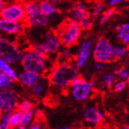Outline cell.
<instances>
[{"label": "cell", "instance_id": "42", "mask_svg": "<svg viewBox=\"0 0 129 129\" xmlns=\"http://www.w3.org/2000/svg\"><path fill=\"white\" fill-rule=\"evenodd\" d=\"M3 113H4V112L3 111V109H0V118H1V116H3Z\"/></svg>", "mask_w": 129, "mask_h": 129}, {"label": "cell", "instance_id": "9", "mask_svg": "<svg viewBox=\"0 0 129 129\" xmlns=\"http://www.w3.org/2000/svg\"><path fill=\"white\" fill-rule=\"evenodd\" d=\"M113 44L105 37H100L93 48V56L95 61L108 63L113 61Z\"/></svg>", "mask_w": 129, "mask_h": 129}, {"label": "cell", "instance_id": "13", "mask_svg": "<svg viewBox=\"0 0 129 129\" xmlns=\"http://www.w3.org/2000/svg\"><path fill=\"white\" fill-rule=\"evenodd\" d=\"M93 47V44L89 39H85L80 43L78 52L75 55L74 59V63L78 69H82L86 65L89 57H90Z\"/></svg>", "mask_w": 129, "mask_h": 129}, {"label": "cell", "instance_id": "2", "mask_svg": "<svg viewBox=\"0 0 129 129\" xmlns=\"http://www.w3.org/2000/svg\"><path fill=\"white\" fill-rule=\"evenodd\" d=\"M20 65L22 70L37 72L44 75L48 74L54 64L49 56L30 47L23 51Z\"/></svg>", "mask_w": 129, "mask_h": 129}, {"label": "cell", "instance_id": "6", "mask_svg": "<svg viewBox=\"0 0 129 129\" xmlns=\"http://www.w3.org/2000/svg\"><path fill=\"white\" fill-rule=\"evenodd\" d=\"M61 46L62 44L57 32L49 31L44 35L41 42L36 43L32 47L39 52L51 57L54 55H58Z\"/></svg>", "mask_w": 129, "mask_h": 129}, {"label": "cell", "instance_id": "1", "mask_svg": "<svg viewBox=\"0 0 129 129\" xmlns=\"http://www.w3.org/2000/svg\"><path fill=\"white\" fill-rule=\"evenodd\" d=\"M79 75V69L75 63L62 61L54 63L47 74L49 84L60 89H67L71 82Z\"/></svg>", "mask_w": 129, "mask_h": 129}, {"label": "cell", "instance_id": "4", "mask_svg": "<svg viewBox=\"0 0 129 129\" xmlns=\"http://www.w3.org/2000/svg\"><path fill=\"white\" fill-rule=\"evenodd\" d=\"M25 24L30 28L43 29L48 26L49 19L44 16L39 9V2L37 0H29L25 3Z\"/></svg>", "mask_w": 129, "mask_h": 129}, {"label": "cell", "instance_id": "8", "mask_svg": "<svg viewBox=\"0 0 129 129\" xmlns=\"http://www.w3.org/2000/svg\"><path fill=\"white\" fill-rule=\"evenodd\" d=\"M71 97L77 102H84L91 97L93 88L89 81L82 76H78L67 88Z\"/></svg>", "mask_w": 129, "mask_h": 129}, {"label": "cell", "instance_id": "24", "mask_svg": "<svg viewBox=\"0 0 129 129\" xmlns=\"http://www.w3.org/2000/svg\"><path fill=\"white\" fill-rule=\"evenodd\" d=\"M34 105L33 102L29 99H21L17 106V109L21 111V113H26L33 109Z\"/></svg>", "mask_w": 129, "mask_h": 129}, {"label": "cell", "instance_id": "7", "mask_svg": "<svg viewBox=\"0 0 129 129\" xmlns=\"http://www.w3.org/2000/svg\"><path fill=\"white\" fill-rule=\"evenodd\" d=\"M69 18L79 25L82 30H89L93 26V17L86 5L82 2H77L74 4L69 11Z\"/></svg>", "mask_w": 129, "mask_h": 129}, {"label": "cell", "instance_id": "26", "mask_svg": "<svg viewBox=\"0 0 129 129\" xmlns=\"http://www.w3.org/2000/svg\"><path fill=\"white\" fill-rule=\"evenodd\" d=\"M102 81L104 83V85L107 87H112L115 83L116 81V75L112 74V73H105L102 76Z\"/></svg>", "mask_w": 129, "mask_h": 129}, {"label": "cell", "instance_id": "37", "mask_svg": "<svg viewBox=\"0 0 129 129\" xmlns=\"http://www.w3.org/2000/svg\"><path fill=\"white\" fill-rule=\"evenodd\" d=\"M51 2H52L53 3H55V4H59V3H61L62 2H63V0H50Z\"/></svg>", "mask_w": 129, "mask_h": 129}, {"label": "cell", "instance_id": "40", "mask_svg": "<svg viewBox=\"0 0 129 129\" xmlns=\"http://www.w3.org/2000/svg\"><path fill=\"white\" fill-rule=\"evenodd\" d=\"M3 1L6 3H12V2H14V1H18V0H3Z\"/></svg>", "mask_w": 129, "mask_h": 129}, {"label": "cell", "instance_id": "14", "mask_svg": "<svg viewBox=\"0 0 129 129\" xmlns=\"http://www.w3.org/2000/svg\"><path fill=\"white\" fill-rule=\"evenodd\" d=\"M43 75L30 71L22 70L18 75V82L21 86L30 89L43 79Z\"/></svg>", "mask_w": 129, "mask_h": 129}, {"label": "cell", "instance_id": "12", "mask_svg": "<svg viewBox=\"0 0 129 129\" xmlns=\"http://www.w3.org/2000/svg\"><path fill=\"white\" fill-rule=\"evenodd\" d=\"M25 26V22L0 18V35L8 37H17L23 33Z\"/></svg>", "mask_w": 129, "mask_h": 129}, {"label": "cell", "instance_id": "41", "mask_svg": "<svg viewBox=\"0 0 129 129\" xmlns=\"http://www.w3.org/2000/svg\"><path fill=\"white\" fill-rule=\"evenodd\" d=\"M58 128H62V129H70L71 128L70 126H63V127H58Z\"/></svg>", "mask_w": 129, "mask_h": 129}, {"label": "cell", "instance_id": "36", "mask_svg": "<svg viewBox=\"0 0 129 129\" xmlns=\"http://www.w3.org/2000/svg\"><path fill=\"white\" fill-rule=\"evenodd\" d=\"M5 5H6V3L3 1V0H0V12H1L3 7H5Z\"/></svg>", "mask_w": 129, "mask_h": 129}, {"label": "cell", "instance_id": "16", "mask_svg": "<svg viewBox=\"0 0 129 129\" xmlns=\"http://www.w3.org/2000/svg\"><path fill=\"white\" fill-rule=\"evenodd\" d=\"M39 9H40L41 12L48 19L53 18L59 13V9L56 4L53 3L50 0H40L39 1Z\"/></svg>", "mask_w": 129, "mask_h": 129}, {"label": "cell", "instance_id": "27", "mask_svg": "<svg viewBox=\"0 0 129 129\" xmlns=\"http://www.w3.org/2000/svg\"><path fill=\"white\" fill-rule=\"evenodd\" d=\"M115 13L114 7H110L109 9L103 11V13L101 14L100 18V24L101 25H105L110 20V18L113 17V15Z\"/></svg>", "mask_w": 129, "mask_h": 129}, {"label": "cell", "instance_id": "19", "mask_svg": "<svg viewBox=\"0 0 129 129\" xmlns=\"http://www.w3.org/2000/svg\"><path fill=\"white\" fill-rule=\"evenodd\" d=\"M0 71L8 75L9 76L12 78L14 81L18 80L19 73H18V71L15 70L14 65L9 63L7 59H5L1 55H0Z\"/></svg>", "mask_w": 129, "mask_h": 129}, {"label": "cell", "instance_id": "30", "mask_svg": "<svg viewBox=\"0 0 129 129\" xmlns=\"http://www.w3.org/2000/svg\"><path fill=\"white\" fill-rule=\"evenodd\" d=\"M127 85V83L126 81L120 79L119 81L115 82L114 85H113V90L116 93L122 92L126 88Z\"/></svg>", "mask_w": 129, "mask_h": 129}, {"label": "cell", "instance_id": "17", "mask_svg": "<svg viewBox=\"0 0 129 129\" xmlns=\"http://www.w3.org/2000/svg\"><path fill=\"white\" fill-rule=\"evenodd\" d=\"M118 41L124 46L129 47V22H124L116 28Z\"/></svg>", "mask_w": 129, "mask_h": 129}, {"label": "cell", "instance_id": "10", "mask_svg": "<svg viewBox=\"0 0 129 129\" xmlns=\"http://www.w3.org/2000/svg\"><path fill=\"white\" fill-rule=\"evenodd\" d=\"M0 18L16 21L25 22V10L24 3L20 0L6 3L5 7L0 12Z\"/></svg>", "mask_w": 129, "mask_h": 129}, {"label": "cell", "instance_id": "25", "mask_svg": "<svg viewBox=\"0 0 129 129\" xmlns=\"http://www.w3.org/2000/svg\"><path fill=\"white\" fill-rule=\"evenodd\" d=\"M127 49L126 46H113V60H118L127 54Z\"/></svg>", "mask_w": 129, "mask_h": 129}, {"label": "cell", "instance_id": "43", "mask_svg": "<svg viewBox=\"0 0 129 129\" xmlns=\"http://www.w3.org/2000/svg\"><path fill=\"white\" fill-rule=\"evenodd\" d=\"M126 82H127V85H129V75H128V76H127V78Z\"/></svg>", "mask_w": 129, "mask_h": 129}, {"label": "cell", "instance_id": "31", "mask_svg": "<svg viewBox=\"0 0 129 129\" xmlns=\"http://www.w3.org/2000/svg\"><path fill=\"white\" fill-rule=\"evenodd\" d=\"M31 129H41L44 128V124H42V122L41 121V118H38V120H36L33 121L32 125L30 126Z\"/></svg>", "mask_w": 129, "mask_h": 129}, {"label": "cell", "instance_id": "39", "mask_svg": "<svg viewBox=\"0 0 129 129\" xmlns=\"http://www.w3.org/2000/svg\"><path fill=\"white\" fill-rule=\"evenodd\" d=\"M122 128H124V129H129V120H127V124L122 127Z\"/></svg>", "mask_w": 129, "mask_h": 129}, {"label": "cell", "instance_id": "23", "mask_svg": "<svg viewBox=\"0 0 129 129\" xmlns=\"http://www.w3.org/2000/svg\"><path fill=\"white\" fill-rule=\"evenodd\" d=\"M75 55L70 50L69 48H65L64 50H59L58 52V61L62 62H72L75 59Z\"/></svg>", "mask_w": 129, "mask_h": 129}, {"label": "cell", "instance_id": "28", "mask_svg": "<svg viewBox=\"0 0 129 129\" xmlns=\"http://www.w3.org/2000/svg\"><path fill=\"white\" fill-rule=\"evenodd\" d=\"M10 112H4L0 118V129H10Z\"/></svg>", "mask_w": 129, "mask_h": 129}, {"label": "cell", "instance_id": "18", "mask_svg": "<svg viewBox=\"0 0 129 129\" xmlns=\"http://www.w3.org/2000/svg\"><path fill=\"white\" fill-rule=\"evenodd\" d=\"M48 80L44 81V78L43 79L37 83L35 86L30 88V93L35 98H43L45 97V95L48 90Z\"/></svg>", "mask_w": 129, "mask_h": 129}, {"label": "cell", "instance_id": "38", "mask_svg": "<svg viewBox=\"0 0 129 129\" xmlns=\"http://www.w3.org/2000/svg\"><path fill=\"white\" fill-rule=\"evenodd\" d=\"M89 83H90V85L93 88H94L95 86H96V82H95L94 80H90L89 81Z\"/></svg>", "mask_w": 129, "mask_h": 129}, {"label": "cell", "instance_id": "11", "mask_svg": "<svg viewBox=\"0 0 129 129\" xmlns=\"http://www.w3.org/2000/svg\"><path fill=\"white\" fill-rule=\"evenodd\" d=\"M21 100L19 93L13 87L0 89V109L3 112H13Z\"/></svg>", "mask_w": 129, "mask_h": 129}, {"label": "cell", "instance_id": "20", "mask_svg": "<svg viewBox=\"0 0 129 129\" xmlns=\"http://www.w3.org/2000/svg\"><path fill=\"white\" fill-rule=\"evenodd\" d=\"M36 119V112L34 109L30 110L26 113H22L20 129H27L29 128L33 121Z\"/></svg>", "mask_w": 129, "mask_h": 129}, {"label": "cell", "instance_id": "3", "mask_svg": "<svg viewBox=\"0 0 129 129\" xmlns=\"http://www.w3.org/2000/svg\"><path fill=\"white\" fill-rule=\"evenodd\" d=\"M82 29L78 23L68 18L65 20L56 31L59 37L62 46L71 48L79 41Z\"/></svg>", "mask_w": 129, "mask_h": 129}, {"label": "cell", "instance_id": "34", "mask_svg": "<svg viewBox=\"0 0 129 129\" xmlns=\"http://www.w3.org/2000/svg\"><path fill=\"white\" fill-rule=\"evenodd\" d=\"M125 1L126 0H108V4L110 7H114L116 5H119Z\"/></svg>", "mask_w": 129, "mask_h": 129}, {"label": "cell", "instance_id": "5", "mask_svg": "<svg viewBox=\"0 0 129 129\" xmlns=\"http://www.w3.org/2000/svg\"><path fill=\"white\" fill-rule=\"evenodd\" d=\"M23 50L10 37L0 35V55L12 65L20 64Z\"/></svg>", "mask_w": 129, "mask_h": 129}, {"label": "cell", "instance_id": "35", "mask_svg": "<svg viewBox=\"0 0 129 129\" xmlns=\"http://www.w3.org/2000/svg\"><path fill=\"white\" fill-rule=\"evenodd\" d=\"M99 116H100V118L103 120L105 119V113H104V112L102 110H100L99 109Z\"/></svg>", "mask_w": 129, "mask_h": 129}, {"label": "cell", "instance_id": "21", "mask_svg": "<svg viewBox=\"0 0 129 129\" xmlns=\"http://www.w3.org/2000/svg\"><path fill=\"white\" fill-rule=\"evenodd\" d=\"M16 81L8 75L0 71V89L13 87Z\"/></svg>", "mask_w": 129, "mask_h": 129}, {"label": "cell", "instance_id": "15", "mask_svg": "<svg viewBox=\"0 0 129 129\" xmlns=\"http://www.w3.org/2000/svg\"><path fill=\"white\" fill-rule=\"evenodd\" d=\"M82 118L84 122L89 127H98L102 120L99 116V109L92 105L85 109Z\"/></svg>", "mask_w": 129, "mask_h": 129}, {"label": "cell", "instance_id": "33", "mask_svg": "<svg viewBox=\"0 0 129 129\" xmlns=\"http://www.w3.org/2000/svg\"><path fill=\"white\" fill-rule=\"evenodd\" d=\"M129 75V71L126 69H124L123 68V70L121 71V72L120 73V74L117 75L118 76V78H120V79H122V80H126L127 76Z\"/></svg>", "mask_w": 129, "mask_h": 129}, {"label": "cell", "instance_id": "22", "mask_svg": "<svg viewBox=\"0 0 129 129\" xmlns=\"http://www.w3.org/2000/svg\"><path fill=\"white\" fill-rule=\"evenodd\" d=\"M22 113L18 109H15L10 113V127L11 128H19L21 121Z\"/></svg>", "mask_w": 129, "mask_h": 129}, {"label": "cell", "instance_id": "32", "mask_svg": "<svg viewBox=\"0 0 129 129\" xmlns=\"http://www.w3.org/2000/svg\"><path fill=\"white\" fill-rule=\"evenodd\" d=\"M94 67H95V69H96L97 71H105V70L106 66H105V63H102V62H98V61H95Z\"/></svg>", "mask_w": 129, "mask_h": 129}, {"label": "cell", "instance_id": "29", "mask_svg": "<svg viewBox=\"0 0 129 129\" xmlns=\"http://www.w3.org/2000/svg\"><path fill=\"white\" fill-rule=\"evenodd\" d=\"M103 13V5L101 3H98L95 4L91 10V15L93 18H98V16H100Z\"/></svg>", "mask_w": 129, "mask_h": 129}]
</instances>
